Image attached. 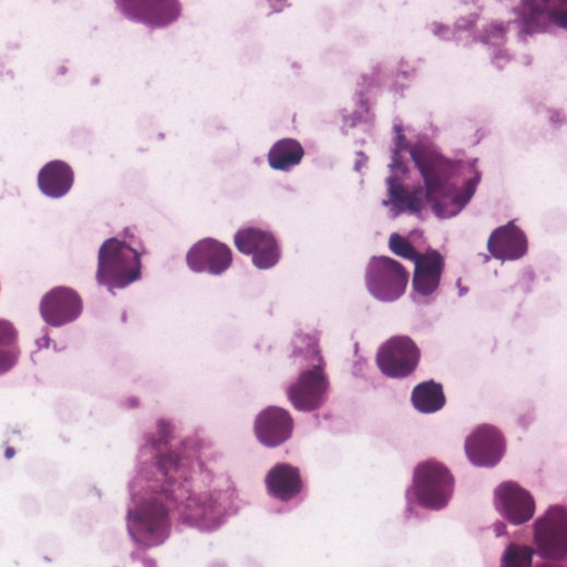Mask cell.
<instances>
[{
  "label": "cell",
  "instance_id": "23",
  "mask_svg": "<svg viewBox=\"0 0 567 567\" xmlns=\"http://www.w3.org/2000/svg\"><path fill=\"white\" fill-rule=\"evenodd\" d=\"M389 247L394 254L410 260H415L423 252L419 251L412 238L399 234L390 237Z\"/></svg>",
  "mask_w": 567,
  "mask_h": 567
},
{
  "label": "cell",
  "instance_id": "21",
  "mask_svg": "<svg viewBox=\"0 0 567 567\" xmlns=\"http://www.w3.org/2000/svg\"><path fill=\"white\" fill-rule=\"evenodd\" d=\"M305 151L293 138H282L276 142L268 153L269 165L279 171L288 172L302 159Z\"/></svg>",
  "mask_w": 567,
  "mask_h": 567
},
{
  "label": "cell",
  "instance_id": "9",
  "mask_svg": "<svg viewBox=\"0 0 567 567\" xmlns=\"http://www.w3.org/2000/svg\"><path fill=\"white\" fill-rule=\"evenodd\" d=\"M409 272L389 257H372L367 266L365 285L370 293L381 301H394L405 291Z\"/></svg>",
  "mask_w": 567,
  "mask_h": 567
},
{
  "label": "cell",
  "instance_id": "12",
  "mask_svg": "<svg viewBox=\"0 0 567 567\" xmlns=\"http://www.w3.org/2000/svg\"><path fill=\"white\" fill-rule=\"evenodd\" d=\"M493 504L502 518L512 525L529 522L536 512V502L532 493L518 482L511 480L495 487Z\"/></svg>",
  "mask_w": 567,
  "mask_h": 567
},
{
  "label": "cell",
  "instance_id": "1",
  "mask_svg": "<svg viewBox=\"0 0 567 567\" xmlns=\"http://www.w3.org/2000/svg\"><path fill=\"white\" fill-rule=\"evenodd\" d=\"M73 268L97 292L134 298L159 292L183 267V236L153 203L116 194L95 204L69 241Z\"/></svg>",
  "mask_w": 567,
  "mask_h": 567
},
{
  "label": "cell",
  "instance_id": "8",
  "mask_svg": "<svg viewBox=\"0 0 567 567\" xmlns=\"http://www.w3.org/2000/svg\"><path fill=\"white\" fill-rule=\"evenodd\" d=\"M420 360V348L405 334H395L385 340L375 357L379 370L391 379L410 377L419 367Z\"/></svg>",
  "mask_w": 567,
  "mask_h": 567
},
{
  "label": "cell",
  "instance_id": "20",
  "mask_svg": "<svg viewBox=\"0 0 567 567\" xmlns=\"http://www.w3.org/2000/svg\"><path fill=\"white\" fill-rule=\"evenodd\" d=\"M413 408L424 414L435 413L446 404L443 385L431 379L419 383L411 393Z\"/></svg>",
  "mask_w": 567,
  "mask_h": 567
},
{
  "label": "cell",
  "instance_id": "5",
  "mask_svg": "<svg viewBox=\"0 0 567 567\" xmlns=\"http://www.w3.org/2000/svg\"><path fill=\"white\" fill-rule=\"evenodd\" d=\"M291 405L300 412L319 410L330 393L329 375L321 364L302 369L285 389Z\"/></svg>",
  "mask_w": 567,
  "mask_h": 567
},
{
  "label": "cell",
  "instance_id": "10",
  "mask_svg": "<svg viewBox=\"0 0 567 567\" xmlns=\"http://www.w3.org/2000/svg\"><path fill=\"white\" fill-rule=\"evenodd\" d=\"M117 11L127 20L151 29H164L182 16L179 0H114Z\"/></svg>",
  "mask_w": 567,
  "mask_h": 567
},
{
  "label": "cell",
  "instance_id": "13",
  "mask_svg": "<svg viewBox=\"0 0 567 567\" xmlns=\"http://www.w3.org/2000/svg\"><path fill=\"white\" fill-rule=\"evenodd\" d=\"M39 311L47 324L59 328L80 318L83 312V300L73 288L58 286L43 295Z\"/></svg>",
  "mask_w": 567,
  "mask_h": 567
},
{
  "label": "cell",
  "instance_id": "18",
  "mask_svg": "<svg viewBox=\"0 0 567 567\" xmlns=\"http://www.w3.org/2000/svg\"><path fill=\"white\" fill-rule=\"evenodd\" d=\"M39 189L50 198L65 196L74 184V172L71 165L61 159L44 164L37 177Z\"/></svg>",
  "mask_w": 567,
  "mask_h": 567
},
{
  "label": "cell",
  "instance_id": "17",
  "mask_svg": "<svg viewBox=\"0 0 567 567\" xmlns=\"http://www.w3.org/2000/svg\"><path fill=\"white\" fill-rule=\"evenodd\" d=\"M527 238L524 231L511 221L495 229L488 239L489 252L502 260H515L527 252Z\"/></svg>",
  "mask_w": 567,
  "mask_h": 567
},
{
  "label": "cell",
  "instance_id": "11",
  "mask_svg": "<svg viewBox=\"0 0 567 567\" xmlns=\"http://www.w3.org/2000/svg\"><path fill=\"white\" fill-rule=\"evenodd\" d=\"M507 441L503 431L491 423L476 425L465 437L467 460L477 467L492 468L505 456Z\"/></svg>",
  "mask_w": 567,
  "mask_h": 567
},
{
  "label": "cell",
  "instance_id": "19",
  "mask_svg": "<svg viewBox=\"0 0 567 567\" xmlns=\"http://www.w3.org/2000/svg\"><path fill=\"white\" fill-rule=\"evenodd\" d=\"M443 268V257L439 251L433 249L423 251L415 259V270L413 274L414 291L422 297H429L434 293L440 285Z\"/></svg>",
  "mask_w": 567,
  "mask_h": 567
},
{
  "label": "cell",
  "instance_id": "3",
  "mask_svg": "<svg viewBox=\"0 0 567 567\" xmlns=\"http://www.w3.org/2000/svg\"><path fill=\"white\" fill-rule=\"evenodd\" d=\"M455 478L449 466L436 457L419 462L412 474L409 496L424 511L441 512L453 498Z\"/></svg>",
  "mask_w": 567,
  "mask_h": 567
},
{
  "label": "cell",
  "instance_id": "22",
  "mask_svg": "<svg viewBox=\"0 0 567 567\" xmlns=\"http://www.w3.org/2000/svg\"><path fill=\"white\" fill-rule=\"evenodd\" d=\"M535 549L525 543H511L502 554L501 565L506 567H529Z\"/></svg>",
  "mask_w": 567,
  "mask_h": 567
},
{
  "label": "cell",
  "instance_id": "16",
  "mask_svg": "<svg viewBox=\"0 0 567 567\" xmlns=\"http://www.w3.org/2000/svg\"><path fill=\"white\" fill-rule=\"evenodd\" d=\"M295 421L286 409L269 405L261 410L254 421V433L259 443L276 447L287 442L293 433Z\"/></svg>",
  "mask_w": 567,
  "mask_h": 567
},
{
  "label": "cell",
  "instance_id": "15",
  "mask_svg": "<svg viewBox=\"0 0 567 567\" xmlns=\"http://www.w3.org/2000/svg\"><path fill=\"white\" fill-rule=\"evenodd\" d=\"M187 267L194 272L221 275L233 262V252L223 241L206 237L195 243L185 255Z\"/></svg>",
  "mask_w": 567,
  "mask_h": 567
},
{
  "label": "cell",
  "instance_id": "4",
  "mask_svg": "<svg viewBox=\"0 0 567 567\" xmlns=\"http://www.w3.org/2000/svg\"><path fill=\"white\" fill-rule=\"evenodd\" d=\"M535 554L548 563H567V506H549L532 527Z\"/></svg>",
  "mask_w": 567,
  "mask_h": 567
},
{
  "label": "cell",
  "instance_id": "14",
  "mask_svg": "<svg viewBox=\"0 0 567 567\" xmlns=\"http://www.w3.org/2000/svg\"><path fill=\"white\" fill-rule=\"evenodd\" d=\"M267 494L281 504H297L307 493L300 468L291 463H276L265 476Z\"/></svg>",
  "mask_w": 567,
  "mask_h": 567
},
{
  "label": "cell",
  "instance_id": "7",
  "mask_svg": "<svg viewBox=\"0 0 567 567\" xmlns=\"http://www.w3.org/2000/svg\"><path fill=\"white\" fill-rule=\"evenodd\" d=\"M236 248L244 255L250 256L258 269H268L279 261L280 246L271 229L260 221L244 224L235 234Z\"/></svg>",
  "mask_w": 567,
  "mask_h": 567
},
{
  "label": "cell",
  "instance_id": "24",
  "mask_svg": "<svg viewBox=\"0 0 567 567\" xmlns=\"http://www.w3.org/2000/svg\"><path fill=\"white\" fill-rule=\"evenodd\" d=\"M551 21L560 27H567V0H544Z\"/></svg>",
  "mask_w": 567,
  "mask_h": 567
},
{
  "label": "cell",
  "instance_id": "6",
  "mask_svg": "<svg viewBox=\"0 0 567 567\" xmlns=\"http://www.w3.org/2000/svg\"><path fill=\"white\" fill-rule=\"evenodd\" d=\"M128 528L135 540L148 546L159 544L171 530L167 507L154 497L141 501L130 512Z\"/></svg>",
  "mask_w": 567,
  "mask_h": 567
},
{
  "label": "cell",
  "instance_id": "2",
  "mask_svg": "<svg viewBox=\"0 0 567 567\" xmlns=\"http://www.w3.org/2000/svg\"><path fill=\"white\" fill-rule=\"evenodd\" d=\"M413 159L424 178L426 197L436 215L457 213L474 193L476 179H458L463 164L450 161L425 145L413 150Z\"/></svg>",
  "mask_w": 567,
  "mask_h": 567
}]
</instances>
